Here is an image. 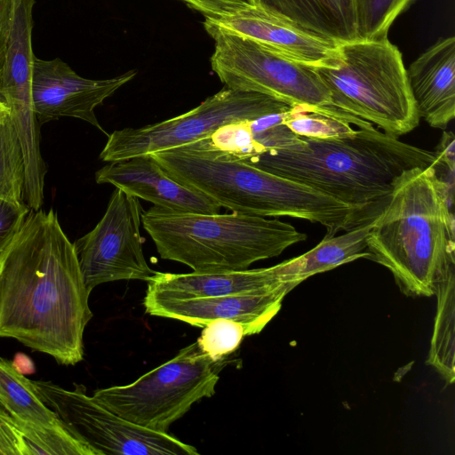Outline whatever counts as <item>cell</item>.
<instances>
[{
    "label": "cell",
    "mask_w": 455,
    "mask_h": 455,
    "mask_svg": "<svg viewBox=\"0 0 455 455\" xmlns=\"http://www.w3.org/2000/svg\"><path fill=\"white\" fill-rule=\"evenodd\" d=\"M130 70L118 76L93 80L80 76L60 58L42 60L35 57L32 71V99L40 124L59 119L75 117L95 126L107 136L99 123L96 107L134 78Z\"/></svg>",
    "instance_id": "7c38bea8"
},
{
    "label": "cell",
    "mask_w": 455,
    "mask_h": 455,
    "mask_svg": "<svg viewBox=\"0 0 455 455\" xmlns=\"http://www.w3.org/2000/svg\"><path fill=\"white\" fill-rule=\"evenodd\" d=\"M332 67H315L331 106L399 137L419 123L398 48L387 38L339 44Z\"/></svg>",
    "instance_id": "8992f818"
},
{
    "label": "cell",
    "mask_w": 455,
    "mask_h": 455,
    "mask_svg": "<svg viewBox=\"0 0 455 455\" xmlns=\"http://www.w3.org/2000/svg\"><path fill=\"white\" fill-rule=\"evenodd\" d=\"M454 190L433 164L403 172L366 238L371 260L387 267L402 293L435 295L443 268L455 264Z\"/></svg>",
    "instance_id": "3957f363"
},
{
    "label": "cell",
    "mask_w": 455,
    "mask_h": 455,
    "mask_svg": "<svg viewBox=\"0 0 455 455\" xmlns=\"http://www.w3.org/2000/svg\"><path fill=\"white\" fill-rule=\"evenodd\" d=\"M12 11V0H0V77L5 60Z\"/></svg>",
    "instance_id": "f546056e"
},
{
    "label": "cell",
    "mask_w": 455,
    "mask_h": 455,
    "mask_svg": "<svg viewBox=\"0 0 455 455\" xmlns=\"http://www.w3.org/2000/svg\"><path fill=\"white\" fill-rule=\"evenodd\" d=\"M291 108L263 93L225 86L185 114L140 128L114 131L108 134L100 158L115 162L180 148L204 139L227 124L286 112Z\"/></svg>",
    "instance_id": "9c48e42d"
},
{
    "label": "cell",
    "mask_w": 455,
    "mask_h": 455,
    "mask_svg": "<svg viewBox=\"0 0 455 455\" xmlns=\"http://www.w3.org/2000/svg\"><path fill=\"white\" fill-rule=\"evenodd\" d=\"M280 283L269 267L219 273L172 274L156 272L148 281L147 296L189 299L259 291Z\"/></svg>",
    "instance_id": "ac0fdd59"
},
{
    "label": "cell",
    "mask_w": 455,
    "mask_h": 455,
    "mask_svg": "<svg viewBox=\"0 0 455 455\" xmlns=\"http://www.w3.org/2000/svg\"><path fill=\"white\" fill-rule=\"evenodd\" d=\"M142 206L139 198L119 188L112 193L95 228L74 243L81 273L91 292L119 280L149 281L156 273L147 263L140 234Z\"/></svg>",
    "instance_id": "8fae6325"
},
{
    "label": "cell",
    "mask_w": 455,
    "mask_h": 455,
    "mask_svg": "<svg viewBox=\"0 0 455 455\" xmlns=\"http://www.w3.org/2000/svg\"><path fill=\"white\" fill-rule=\"evenodd\" d=\"M419 118L445 129L455 117V38H440L406 69Z\"/></svg>",
    "instance_id": "e0dca14e"
},
{
    "label": "cell",
    "mask_w": 455,
    "mask_h": 455,
    "mask_svg": "<svg viewBox=\"0 0 455 455\" xmlns=\"http://www.w3.org/2000/svg\"><path fill=\"white\" fill-rule=\"evenodd\" d=\"M34 383L44 402L96 455L198 454L196 447L168 432L144 428L122 418L89 395L82 384L66 389L52 381Z\"/></svg>",
    "instance_id": "30bf717a"
},
{
    "label": "cell",
    "mask_w": 455,
    "mask_h": 455,
    "mask_svg": "<svg viewBox=\"0 0 455 455\" xmlns=\"http://www.w3.org/2000/svg\"><path fill=\"white\" fill-rule=\"evenodd\" d=\"M204 27L215 43L212 68L226 87L263 93L291 107L331 106L315 66L288 59L254 40Z\"/></svg>",
    "instance_id": "ba28073f"
},
{
    "label": "cell",
    "mask_w": 455,
    "mask_h": 455,
    "mask_svg": "<svg viewBox=\"0 0 455 455\" xmlns=\"http://www.w3.org/2000/svg\"><path fill=\"white\" fill-rule=\"evenodd\" d=\"M435 295L436 314L427 364L448 384L455 379V264L439 274Z\"/></svg>",
    "instance_id": "44dd1931"
},
{
    "label": "cell",
    "mask_w": 455,
    "mask_h": 455,
    "mask_svg": "<svg viewBox=\"0 0 455 455\" xmlns=\"http://www.w3.org/2000/svg\"><path fill=\"white\" fill-rule=\"evenodd\" d=\"M435 152L379 132L366 121L349 135L300 137L243 162L307 185L343 204L381 211L405 172L431 166Z\"/></svg>",
    "instance_id": "7a4b0ae2"
},
{
    "label": "cell",
    "mask_w": 455,
    "mask_h": 455,
    "mask_svg": "<svg viewBox=\"0 0 455 455\" xmlns=\"http://www.w3.org/2000/svg\"><path fill=\"white\" fill-rule=\"evenodd\" d=\"M90 293L56 213L29 211L0 256V338L75 365L92 317Z\"/></svg>",
    "instance_id": "6da1fadb"
},
{
    "label": "cell",
    "mask_w": 455,
    "mask_h": 455,
    "mask_svg": "<svg viewBox=\"0 0 455 455\" xmlns=\"http://www.w3.org/2000/svg\"><path fill=\"white\" fill-rule=\"evenodd\" d=\"M244 336H247L246 331L240 323L217 319L203 327L196 343L202 352L217 361L237 350Z\"/></svg>",
    "instance_id": "484cf974"
},
{
    "label": "cell",
    "mask_w": 455,
    "mask_h": 455,
    "mask_svg": "<svg viewBox=\"0 0 455 455\" xmlns=\"http://www.w3.org/2000/svg\"><path fill=\"white\" fill-rule=\"evenodd\" d=\"M141 224L163 259L182 263L196 273L244 270L307 237L275 218L191 213L155 205L142 212Z\"/></svg>",
    "instance_id": "277c9868"
},
{
    "label": "cell",
    "mask_w": 455,
    "mask_h": 455,
    "mask_svg": "<svg viewBox=\"0 0 455 455\" xmlns=\"http://www.w3.org/2000/svg\"><path fill=\"white\" fill-rule=\"evenodd\" d=\"M292 290L291 285L282 283L259 291L189 299L145 295L143 306L151 315L185 322L199 328L217 319L233 320L244 327L248 336L264 329Z\"/></svg>",
    "instance_id": "9a60e30c"
},
{
    "label": "cell",
    "mask_w": 455,
    "mask_h": 455,
    "mask_svg": "<svg viewBox=\"0 0 455 455\" xmlns=\"http://www.w3.org/2000/svg\"><path fill=\"white\" fill-rule=\"evenodd\" d=\"M455 137L451 132H443L435 148L436 158L450 167L455 168Z\"/></svg>",
    "instance_id": "4dcf8cb0"
},
{
    "label": "cell",
    "mask_w": 455,
    "mask_h": 455,
    "mask_svg": "<svg viewBox=\"0 0 455 455\" xmlns=\"http://www.w3.org/2000/svg\"><path fill=\"white\" fill-rule=\"evenodd\" d=\"M0 404L17 424L34 454L96 455L39 395L33 380L0 356Z\"/></svg>",
    "instance_id": "4fadbf2b"
},
{
    "label": "cell",
    "mask_w": 455,
    "mask_h": 455,
    "mask_svg": "<svg viewBox=\"0 0 455 455\" xmlns=\"http://www.w3.org/2000/svg\"><path fill=\"white\" fill-rule=\"evenodd\" d=\"M152 156L171 177L233 212L310 220L318 209L312 188L236 158L190 146Z\"/></svg>",
    "instance_id": "5b68a950"
},
{
    "label": "cell",
    "mask_w": 455,
    "mask_h": 455,
    "mask_svg": "<svg viewBox=\"0 0 455 455\" xmlns=\"http://www.w3.org/2000/svg\"><path fill=\"white\" fill-rule=\"evenodd\" d=\"M95 180L171 211L217 214L221 208L205 195L171 177L152 155L108 162L96 172Z\"/></svg>",
    "instance_id": "2e32d148"
},
{
    "label": "cell",
    "mask_w": 455,
    "mask_h": 455,
    "mask_svg": "<svg viewBox=\"0 0 455 455\" xmlns=\"http://www.w3.org/2000/svg\"><path fill=\"white\" fill-rule=\"evenodd\" d=\"M284 116L285 112L272 113L244 121V133L251 156L285 148L299 141V136L286 125Z\"/></svg>",
    "instance_id": "d4e9b609"
},
{
    "label": "cell",
    "mask_w": 455,
    "mask_h": 455,
    "mask_svg": "<svg viewBox=\"0 0 455 455\" xmlns=\"http://www.w3.org/2000/svg\"><path fill=\"white\" fill-rule=\"evenodd\" d=\"M205 18H218L234 12L246 0H181Z\"/></svg>",
    "instance_id": "f1b7e54d"
},
{
    "label": "cell",
    "mask_w": 455,
    "mask_h": 455,
    "mask_svg": "<svg viewBox=\"0 0 455 455\" xmlns=\"http://www.w3.org/2000/svg\"><path fill=\"white\" fill-rule=\"evenodd\" d=\"M9 113V108L5 102L0 98V119Z\"/></svg>",
    "instance_id": "1f68e13d"
},
{
    "label": "cell",
    "mask_w": 455,
    "mask_h": 455,
    "mask_svg": "<svg viewBox=\"0 0 455 455\" xmlns=\"http://www.w3.org/2000/svg\"><path fill=\"white\" fill-rule=\"evenodd\" d=\"M0 455H35L19 427L1 404Z\"/></svg>",
    "instance_id": "83f0119b"
},
{
    "label": "cell",
    "mask_w": 455,
    "mask_h": 455,
    "mask_svg": "<svg viewBox=\"0 0 455 455\" xmlns=\"http://www.w3.org/2000/svg\"><path fill=\"white\" fill-rule=\"evenodd\" d=\"M371 221L344 231L339 235L324 236L317 245L304 254L273 266L277 281L294 289L316 274L361 258L369 259L366 238Z\"/></svg>",
    "instance_id": "d6986e66"
},
{
    "label": "cell",
    "mask_w": 455,
    "mask_h": 455,
    "mask_svg": "<svg viewBox=\"0 0 455 455\" xmlns=\"http://www.w3.org/2000/svg\"><path fill=\"white\" fill-rule=\"evenodd\" d=\"M204 26L254 40L310 66L332 67L340 59L339 44L304 30L280 14L248 1L223 16L205 18Z\"/></svg>",
    "instance_id": "5bb4252c"
},
{
    "label": "cell",
    "mask_w": 455,
    "mask_h": 455,
    "mask_svg": "<svg viewBox=\"0 0 455 455\" xmlns=\"http://www.w3.org/2000/svg\"><path fill=\"white\" fill-rule=\"evenodd\" d=\"M284 122L298 136L328 139L352 134L366 121L328 106L293 107L285 112Z\"/></svg>",
    "instance_id": "7402d4cb"
},
{
    "label": "cell",
    "mask_w": 455,
    "mask_h": 455,
    "mask_svg": "<svg viewBox=\"0 0 455 455\" xmlns=\"http://www.w3.org/2000/svg\"><path fill=\"white\" fill-rule=\"evenodd\" d=\"M338 44L358 40L354 0H246Z\"/></svg>",
    "instance_id": "ffe728a7"
},
{
    "label": "cell",
    "mask_w": 455,
    "mask_h": 455,
    "mask_svg": "<svg viewBox=\"0 0 455 455\" xmlns=\"http://www.w3.org/2000/svg\"><path fill=\"white\" fill-rule=\"evenodd\" d=\"M416 0H354L358 40L387 38L395 20Z\"/></svg>",
    "instance_id": "cb8c5ba5"
},
{
    "label": "cell",
    "mask_w": 455,
    "mask_h": 455,
    "mask_svg": "<svg viewBox=\"0 0 455 455\" xmlns=\"http://www.w3.org/2000/svg\"><path fill=\"white\" fill-rule=\"evenodd\" d=\"M230 355L214 361L196 341L132 383L97 389L92 396L128 421L167 432L195 403L215 394L220 373L235 362Z\"/></svg>",
    "instance_id": "52a82bcc"
},
{
    "label": "cell",
    "mask_w": 455,
    "mask_h": 455,
    "mask_svg": "<svg viewBox=\"0 0 455 455\" xmlns=\"http://www.w3.org/2000/svg\"><path fill=\"white\" fill-rule=\"evenodd\" d=\"M25 164L9 113L0 119V199L23 203Z\"/></svg>",
    "instance_id": "603a6c76"
},
{
    "label": "cell",
    "mask_w": 455,
    "mask_h": 455,
    "mask_svg": "<svg viewBox=\"0 0 455 455\" xmlns=\"http://www.w3.org/2000/svg\"><path fill=\"white\" fill-rule=\"evenodd\" d=\"M29 211L24 203L0 199V256L20 230Z\"/></svg>",
    "instance_id": "4316f807"
}]
</instances>
